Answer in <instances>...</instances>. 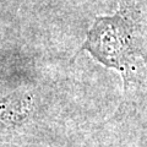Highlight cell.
Here are the masks:
<instances>
[{
  "instance_id": "obj_1",
  "label": "cell",
  "mask_w": 147,
  "mask_h": 147,
  "mask_svg": "<svg viewBox=\"0 0 147 147\" xmlns=\"http://www.w3.org/2000/svg\"><path fill=\"white\" fill-rule=\"evenodd\" d=\"M87 50L96 60L107 67L121 72L127 81V71L136 54L134 42V24L126 11L120 9L113 16H100L87 32V39L80 50Z\"/></svg>"
}]
</instances>
